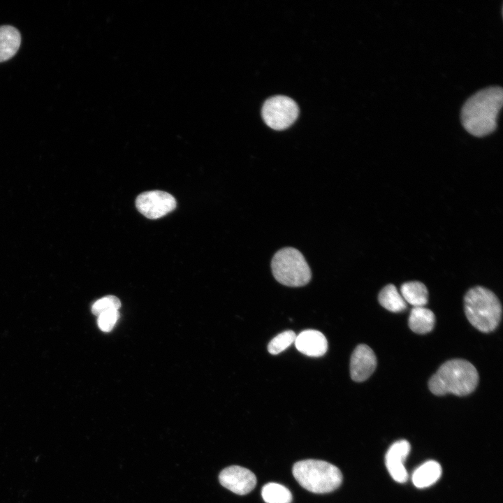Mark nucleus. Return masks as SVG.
<instances>
[{"label": "nucleus", "instance_id": "1", "mask_svg": "<svg viewBox=\"0 0 503 503\" xmlns=\"http://www.w3.org/2000/svg\"><path fill=\"white\" fill-rule=\"evenodd\" d=\"M503 102V89L490 86L479 90L465 102L460 113L465 130L476 137H483L497 128L498 114Z\"/></svg>", "mask_w": 503, "mask_h": 503}, {"label": "nucleus", "instance_id": "2", "mask_svg": "<svg viewBox=\"0 0 503 503\" xmlns=\"http://www.w3.org/2000/svg\"><path fill=\"white\" fill-rule=\"evenodd\" d=\"M479 382L476 367L463 359H452L443 363L428 381L430 391L436 395L452 393L465 396L472 393Z\"/></svg>", "mask_w": 503, "mask_h": 503}, {"label": "nucleus", "instance_id": "3", "mask_svg": "<svg viewBox=\"0 0 503 503\" xmlns=\"http://www.w3.org/2000/svg\"><path fill=\"white\" fill-rule=\"evenodd\" d=\"M465 312L469 323L483 333L493 331L502 318V305L489 289L476 286L469 289L464 298Z\"/></svg>", "mask_w": 503, "mask_h": 503}, {"label": "nucleus", "instance_id": "4", "mask_svg": "<svg viewBox=\"0 0 503 503\" xmlns=\"http://www.w3.org/2000/svg\"><path fill=\"white\" fill-rule=\"evenodd\" d=\"M293 475L298 483L314 493H327L342 483V475L335 465L319 460H304L294 464Z\"/></svg>", "mask_w": 503, "mask_h": 503}, {"label": "nucleus", "instance_id": "5", "mask_svg": "<svg viewBox=\"0 0 503 503\" xmlns=\"http://www.w3.org/2000/svg\"><path fill=\"white\" fill-rule=\"evenodd\" d=\"M274 277L280 284L300 287L309 283L312 272L303 255L293 247L277 251L271 261Z\"/></svg>", "mask_w": 503, "mask_h": 503}, {"label": "nucleus", "instance_id": "6", "mask_svg": "<svg viewBox=\"0 0 503 503\" xmlns=\"http://www.w3.org/2000/svg\"><path fill=\"white\" fill-rule=\"evenodd\" d=\"M298 112V107L293 99L284 96H275L264 103L262 116L270 128L282 130L296 121Z\"/></svg>", "mask_w": 503, "mask_h": 503}, {"label": "nucleus", "instance_id": "7", "mask_svg": "<svg viewBox=\"0 0 503 503\" xmlns=\"http://www.w3.org/2000/svg\"><path fill=\"white\" fill-rule=\"evenodd\" d=\"M138 211L149 219H158L166 215L176 207V201L170 194L158 190L140 194L136 198Z\"/></svg>", "mask_w": 503, "mask_h": 503}, {"label": "nucleus", "instance_id": "8", "mask_svg": "<svg viewBox=\"0 0 503 503\" xmlns=\"http://www.w3.org/2000/svg\"><path fill=\"white\" fill-rule=\"evenodd\" d=\"M220 483L233 493L243 495L251 492L256 484L253 472L240 466H230L219 474Z\"/></svg>", "mask_w": 503, "mask_h": 503}, {"label": "nucleus", "instance_id": "9", "mask_svg": "<svg viewBox=\"0 0 503 503\" xmlns=\"http://www.w3.org/2000/svg\"><path fill=\"white\" fill-rule=\"evenodd\" d=\"M376 366L377 358L372 349L366 344H359L351 356V378L357 382L364 381L372 375Z\"/></svg>", "mask_w": 503, "mask_h": 503}, {"label": "nucleus", "instance_id": "10", "mask_svg": "<svg viewBox=\"0 0 503 503\" xmlns=\"http://www.w3.org/2000/svg\"><path fill=\"white\" fill-rule=\"evenodd\" d=\"M410 444L406 440L393 443L386 455V465L392 478L397 482L404 483L408 474L404 462L410 451Z\"/></svg>", "mask_w": 503, "mask_h": 503}, {"label": "nucleus", "instance_id": "11", "mask_svg": "<svg viewBox=\"0 0 503 503\" xmlns=\"http://www.w3.org/2000/svg\"><path fill=\"white\" fill-rule=\"evenodd\" d=\"M296 349L302 353L311 357L323 356L328 349V342L323 333L316 330H305L295 340Z\"/></svg>", "mask_w": 503, "mask_h": 503}, {"label": "nucleus", "instance_id": "12", "mask_svg": "<svg viewBox=\"0 0 503 503\" xmlns=\"http://www.w3.org/2000/svg\"><path fill=\"white\" fill-rule=\"evenodd\" d=\"M20 43L21 36L17 29L8 25L0 27V62L14 56Z\"/></svg>", "mask_w": 503, "mask_h": 503}, {"label": "nucleus", "instance_id": "13", "mask_svg": "<svg viewBox=\"0 0 503 503\" xmlns=\"http://www.w3.org/2000/svg\"><path fill=\"white\" fill-rule=\"evenodd\" d=\"M441 465L435 460H429L420 465L412 474V482L419 488L434 484L441 476Z\"/></svg>", "mask_w": 503, "mask_h": 503}, {"label": "nucleus", "instance_id": "14", "mask_svg": "<svg viewBox=\"0 0 503 503\" xmlns=\"http://www.w3.org/2000/svg\"><path fill=\"white\" fill-rule=\"evenodd\" d=\"M410 329L418 334L430 332L435 323L434 313L424 307H414L411 309L408 321Z\"/></svg>", "mask_w": 503, "mask_h": 503}, {"label": "nucleus", "instance_id": "15", "mask_svg": "<svg viewBox=\"0 0 503 503\" xmlns=\"http://www.w3.org/2000/svg\"><path fill=\"white\" fill-rule=\"evenodd\" d=\"M400 293L404 301L414 307H424L428 302V289L421 282L411 281L404 283L400 287Z\"/></svg>", "mask_w": 503, "mask_h": 503}, {"label": "nucleus", "instance_id": "16", "mask_svg": "<svg viewBox=\"0 0 503 503\" xmlns=\"http://www.w3.org/2000/svg\"><path fill=\"white\" fill-rule=\"evenodd\" d=\"M378 300L383 307L392 312H400L407 308L406 302L393 284L384 286L379 293Z\"/></svg>", "mask_w": 503, "mask_h": 503}, {"label": "nucleus", "instance_id": "17", "mask_svg": "<svg viewBox=\"0 0 503 503\" xmlns=\"http://www.w3.org/2000/svg\"><path fill=\"white\" fill-rule=\"evenodd\" d=\"M261 495L266 503H291L292 501L291 491L277 483H268L263 486Z\"/></svg>", "mask_w": 503, "mask_h": 503}, {"label": "nucleus", "instance_id": "18", "mask_svg": "<svg viewBox=\"0 0 503 503\" xmlns=\"http://www.w3.org/2000/svg\"><path fill=\"white\" fill-rule=\"evenodd\" d=\"M296 335L293 330L284 331L272 340L268 345V351L272 355H277L286 349L295 342Z\"/></svg>", "mask_w": 503, "mask_h": 503}, {"label": "nucleus", "instance_id": "19", "mask_svg": "<svg viewBox=\"0 0 503 503\" xmlns=\"http://www.w3.org/2000/svg\"><path fill=\"white\" fill-rule=\"evenodd\" d=\"M121 306L120 300L115 296H107L96 301L92 307L94 314L99 316L103 312L117 310Z\"/></svg>", "mask_w": 503, "mask_h": 503}, {"label": "nucleus", "instance_id": "20", "mask_svg": "<svg viewBox=\"0 0 503 503\" xmlns=\"http://www.w3.org/2000/svg\"><path fill=\"white\" fill-rule=\"evenodd\" d=\"M118 315L117 310L103 312L99 316L98 324L99 328L105 332L110 331L117 320Z\"/></svg>", "mask_w": 503, "mask_h": 503}]
</instances>
